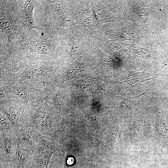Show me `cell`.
<instances>
[{"instance_id":"obj_26","label":"cell","mask_w":168,"mask_h":168,"mask_svg":"<svg viewBox=\"0 0 168 168\" xmlns=\"http://www.w3.org/2000/svg\"><path fill=\"white\" fill-rule=\"evenodd\" d=\"M61 151H58L52 155L48 168H63L65 157Z\"/></svg>"},{"instance_id":"obj_6","label":"cell","mask_w":168,"mask_h":168,"mask_svg":"<svg viewBox=\"0 0 168 168\" xmlns=\"http://www.w3.org/2000/svg\"><path fill=\"white\" fill-rule=\"evenodd\" d=\"M135 24L115 29H106L102 28L96 29L97 33L105 36H110L122 42L125 40H132L139 38L140 32Z\"/></svg>"},{"instance_id":"obj_27","label":"cell","mask_w":168,"mask_h":168,"mask_svg":"<svg viewBox=\"0 0 168 168\" xmlns=\"http://www.w3.org/2000/svg\"><path fill=\"white\" fill-rule=\"evenodd\" d=\"M3 90L7 92L16 95L23 99L32 100L34 98L33 95L30 92L14 87L6 86Z\"/></svg>"},{"instance_id":"obj_33","label":"cell","mask_w":168,"mask_h":168,"mask_svg":"<svg viewBox=\"0 0 168 168\" xmlns=\"http://www.w3.org/2000/svg\"><path fill=\"white\" fill-rule=\"evenodd\" d=\"M0 168H8L4 164L1 162H0Z\"/></svg>"},{"instance_id":"obj_9","label":"cell","mask_w":168,"mask_h":168,"mask_svg":"<svg viewBox=\"0 0 168 168\" xmlns=\"http://www.w3.org/2000/svg\"><path fill=\"white\" fill-rule=\"evenodd\" d=\"M94 27L97 29L106 23L119 22V18L108 10L101 0H90Z\"/></svg>"},{"instance_id":"obj_7","label":"cell","mask_w":168,"mask_h":168,"mask_svg":"<svg viewBox=\"0 0 168 168\" xmlns=\"http://www.w3.org/2000/svg\"><path fill=\"white\" fill-rule=\"evenodd\" d=\"M63 150L58 141L51 135L44 134H42L31 152L35 157L40 158L52 156L56 152Z\"/></svg>"},{"instance_id":"obj_15","label":"cell","mask_w":168,"mask_h":168,"mask_svg":"<svg viewBox=\"0 0 168 168\" xmlns=\"http://www.w3.org/2000/svg\"><path fill=\"white\" fill-rule=\"evenodd\" d=\"M52 17L53 26L52 27L57 34L64 29L78 25L71 9L63 15Z\"/></svg>"},{"instance_id":"obj_13","label":"cell","mask_w":168,"mask_h":168,"mask_svg":"<svg viewBox=\"0 0 168 168\" xmlns=\"http://www.w3.org/2000/svg\"><path fill=\"white\" fill-rule=\"evenodd\" d=\"M34 1L25 0L23 6L18 11L23 26L30 33L33 29L39 28L35 25L33 17L34 9L37 5L35 4Z\"/></svg>"},{"instance_id":"obj_31","label":"cell","mask_w":168,"mask_h":168,"mask_svg":"<svg viewBox=\"0 0 168 168\" xmlns=\"http://www.w3.org/2000/svg\"><path fill=\"white\" fill-rule=\"evenodd\" d=\"M161 152L162 154H166L168 153V139L165 140L161 145Z\"/></svg>"},{"instance_id":"obj_29","label":"cell","mask_w":168,"mask_h":168,"mask_svg":"<svg viewBox=\"0 0 168 168\" xmlns=\"http://www.w3.org/2000/svg\"><path fill=\"white\" fill-rule=\"evenodd\" d=\"M0 132L8 131L14 127L8 119L3 114L0 113Z\"/></svg>"},{"instance_id":"obj_25","label":"cell","mask_w":168,"mask_h":168,"mask_svg":"<svg viewBox=\"0 0 168 168\" xmlns=\"http://www.w3.org/2000/svg\"><path fill=\"white\" fill-rule=\"evenodd\" d=\"M28 68L32 78L44 76L55 69V67L54 66L43 65Z\"/></svg>"},{"instance_id":"obj_20","label":"cell","mask_w":168,"mask_h":168,"mask_svg":"<svg viewBox=\"0 0 168 168\" xmlns=\"http://www.w3.org/2000/svg\"><path fill=\"white\" fill-rule=\"evenodd\" d=\"M124 44L127 47L134 57L139 59L150 60L156 58V53L154 49L148 47H143L127 44Z\"/></svg>"},{"instance_id":"obj_18","label":"cell","mask_w":168,"mask_h":168,"mask_svg":"<svg viewBox=\"0 0 168 168\" xmlns=\"http://www.w3.org/2000/svg\"><path fill=\"white\" fill-rule=\"evenodd\" d=\"M24 112L23 107L15 105H2L0 107V113L4 115L15 127L19 126Z\"/></svg>"},{"instance_id":"obj_21","label":"cell","mask_w":168,"mask_h":168,"mask_svg":"<svg viewBox=\"0 0 168 168\" xmlns=\"http://www.w3.org/2000/svg\"><path fill=\"white\" fill-rule=\"evenodd\" d=\"M52 17L63 15L70 9L69 0L44 1Z\"/></svg>"},{"instance_id":"obj_17","label":"cell","mask_w":168,"mask_h":168,"mask_svg":"<svg viewBox=\"0 0 168 168\" xmlns=\"http://www.w3.org/2000/svg\"><path fill=\"white\" fill-rule=\"evenodd\" d=\"M154 12L153 7L144 8L138 5L134 6L133 8L134 24L146 30H149L148 17L150 14Z\"/></svg>"},{"instance_id":"obj_32","label":"cell","mask_w":168,"mask_h":168,"mask_svg":"<svg viewBox=\"0 0 168 168\" xmlns=\"http://www.w3.org/2000/svg\"><path fill=\"white\" fill-rule=\"evenodd\" d=\"M103 168H120L117 166H114L110 165H106L104 166Z\"/></svg>"},{"instance_id":"obj_4","label":"cell","mask_w":168,"mask_h":168,"mask_svg":"<svg viewBox=\"0 0 168 168\" xmlns=\"http://www.w3.org/2000/svg\"><path fill=\"white\" fill-rule=\"evenodd\" d=\"M70 9L78 25L85 29L91 36L97 32L94 28L90 0H69Z\"/></svg>"},{"instance_id":"obj_10","label":"cell","mask_w":168,"mask_h":168,"mask_svg":"<svg viewBox=\"0 0 168 168\" xmlns=\"http://www.w3.org/2000/svg\"><path fill=\"white\" fill-rule=\"evenodd\" d=\"M161 68L156 70L146 69L138 72L128 70V74L125 80L119 82L122 92L124 93L130 87L150 79L163 76Z\"/></svg>"},{"instance_id":"obj_28","label":"cell","mask_w":168,"mask_h":168,"mask_svg":"<svg viewBox=\"0 0 168 168\" xmlns=\"http://www.w3.org/2000/svg\"><path fill=\"white\" fill-rule=\"evenodd\" d=\"M52 156L40 158H36L34 156L30 168H48L49 163Z\"/></svg>"},{"instance_id":"obj_19","label":"cell","mask_w":168,"mask_h":168,"mask_svg":"<svg viewBox=\"0 0 168 168\" xmlns=\"http://www.w3.org/2000/svg\"><path fill=\"white\" fill-rule=\"evenodd\" d=\"M56 115L50 109L45 118L35 128L42 134L54 133L58 127Z\"/></svg>"},{"instance_id":"obj_11","label":"cell","mask_w":168,"mask_h":168,"mask_svg":"<svg viewBox=\"0 0 168 168\" xmlns=\"http://www.w3.org/2000/svg\"><path fill=\"white\" fill-rule=\"evenodd\" d=\"M42 134L33 127L20 125L17 126L18 144L31 151L36 147Z\"/></svg>"},{"instance_id":"obj_2","label":"cell","mask_w":168,"mask_h":168,"mask_svg":"<svg viewBox=\"0 0 168 168\" xmlns=\"http://www.w3.org/2000/svg\"><path fill=\"white\" fill-rule=\"evenodd\" d=\"M16 1H0V29L7 35L9 45L23 40V25L18 22L21 20L15 5Z\"/></svg>"},{"instance_id":"obj_16","label":"cell","mask_w":168,"mask_h":168,"mask_svg":"<svg viewBox=\"0 0 168 168\" xmlns=\"http://www.w3.org/2000/svg\"><path fill=\"white\" fill-rule=\"evenodd\" d=\"M91 51L98 61L107 67L116 69L121 66L119 60L115 59L101 50L95 44L93 40L91 43Z\"/></svg>"},{"instance_id":"obj_22","label":"cell","mask_w":168,"mask_h":168,"mask_svg":"<svg viewBox=\"0 0 168 168\" xmlns=\"http://www.w3.org/2000/svg\"><path fill=\"white\" fill-rule=\"evenodd\" d=\"M147 110L143 113L135 116L132 119L129 129V136L133 140H137L141 132L143 121Z\"/></svg>"},{"instance_id":"obj_1","label":"cell","mask_w":168,"mask_h":168,"mask_svg":"<svg viewBox=\"0 0 168 168\" xmlns=\"http://www.w3.org/2000/svg\"><path fill=\"white\" fill-rule=\"evenodd\" d=\"M68 41L60 37L52 27L35 28L18 50L57 57L63 53L69 54L71 44Z\"/></svg>"},{"instance_id":"obj_3","label":"cell","mask_w":168,"mask_h":168,"mask_svg":"<svg viewBox=\"0 0 168 168\" xmlns=\"http://www.w3.org/2000/svg\"><path fill=\"white\" fill-rule=\"evenodd\" d=\"M58 34L67 37L70 42L71 49L68 58L66 60L68 65L72 63L81 53L90 47L92 40L89 33L78 25L64 29Z\"/></svg>"},{"instance_id":"obj_8","label":"cell","mask_w":168,"mask_h":168,"mask_svg":"<svg viewBox=\"0 0 168 168\" xmlns=\"http://www.w3.org/2000/svg\"><path fill=\"white\" fill-rule=\"evenodd\" d=\"M50 109L46 104L42 103L23 112L19 125L35 128L45 118Z\"/></svg>"},{"instance_id":"obj_30","label":"cell","mask_w":168,"mask_h":168,"mask_svg":"<svg viewBox=\"0 0 168 168\" xmlns=\"http://www.w3.org/2000/svg\"><path fill=\"white\" fill-rule=\"evenodd\" d=\"M90 141L92 146L95 147H98L101 143V138L97 135L89 133H86Z\"/></svg>"},{"instance_id":"obj_24","label":"cell","mask_w":168,"mask_h":168,"mask_svg":"<svg viewBox=\"0 0 168 168\" xmlns=\"http://www.w3.org/2000/svg\"><path fill=\"white\" fill-rule=\"evenodd\" d=\"M119 131L118 124L116 121L112 122L109 131L107 144L109 150L113 152L116 140Z\"/></svg>"},{"instance_id":"obj_14","label":"cell","mask_w":168,"mask_h":168,"mask_svg":"<svg viewBox=\"0 0 168 168\" xmlns=\"http://www.w3.org/2000/svg\"><path fill=\"white\" fill-rule=\"evenodd\" d=\"M34 156L30 150L18 144L16 154L8 168H30Z\"/></svg>"},{"instance_id":"obj_23","label":"cell","mask_w":168,"mask_h":168,"mask_svg":"<svg viewBox=\"0 0 168 168\" xmlns=\"http://www.w3.org/2000/svg\"><path fill=\"white\" fill-rule=\"evenodd\" d=\"M147 91L141 94L134 96H128L124 94L120 98V106L123 111L129 110L132 109L139 101L141 97Z\"/></svg>"},{"instance_id":"obj_12","label":"cell","mask_w":168,"mask_h":168,"mask_svg":"<svg viewBox=\"0 0 168 168\" xmlns=\"http://www.w3.org/2000/svg\"><path fill=\"white\" fill-rule=\"evenodd\" d=\"M165 117L161 100L157 114L150 124L156 129L158 136V142L161 145L168 139V126L166 123Z\"/></svg>"},{"instance_id":"obj_5","label":"cell","mask_w":168,"mask_h":168,"mask_svg":"<svg viewBox=\"0 0 168 168\" xmlns=\"http://www.w3.org/2000/svg\"><path fill=\"white\" fill-rule=\"evenodd\" d=\"M0 162L9 166L17 149V126L7 131L0 132Z\"/></svg>"}]
</instances>
